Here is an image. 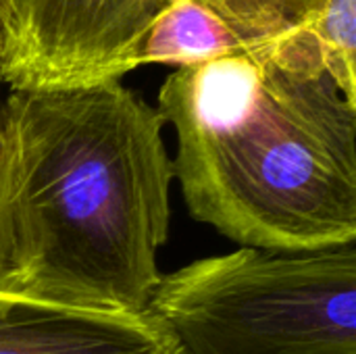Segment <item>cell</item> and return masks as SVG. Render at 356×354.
Here are the masks:
<instances>
[{"label": "cell", "instance_id": "8992f818", "mask_svg": "<svg viewBox=\"0 0 356 354\" xmlns=\"http://www.w3.org/2000/svg\"><path fill=\"white\" fill-rule=\"evenodd\" d=\"M0 354H181L148 311H104L0 292Z\"/></svg>", "mask_w": 356, "mask_h": 354}, {"label": "cell", "instance_id": "9c48e42d", "mask_svg": "<svg viewBox=\"0 0 356 354\" xmlns=\"http://www.w3.org/2000/svg\"><path fill=\"white\" fill-rule=\"evenodd\" d=\"M0 86H2V83H0Z\"/></svg>", "mask_w": 356, "mask_h": 354}, {"label": "cell", "instance_id": "52a82bcc", "mask_svg": "<svg viewBox=\"0 0 356 354\" xmlns=\"http://www.w3.org/2000/svg\"><path fill=\"white\" fill-rule=\"evenodd\" d=\"M315 35L330 77L356 106V0H321Z\"/></svg>", "mask_w": 356, "mask_h": 354}, {"label": "cell", "instance_id": "ba28073f", "mask_svg": "<svg viewBox=\"0 0 356 354\" xmlns=\"http://www.w3.org/2000/svg\"><path fill=\"white\" fill-rule=\"evenodd\" d=\"M0 292H13V227L8 207V167L0 131Z\"/></svg>", "mask_w": 356, "mask_h": 354}, {"label": "cell", "instance_id": "277c9868", "mask_svg": "<svg viewBox=\"0 0 356 354\" xmlns=\"http://www.w3.org/2000/svg\"><path fill=\"white\" fill-rule=\"evenodd\" d=\"M169 0H0V83L63 90L117 81L140 67Z\"/></svg>", "mask_w": 356, "mask_h": 354}, {"label": "cell", "instance_id": "3957f363", "mask_svg": "<svg viewBox=\"0 0 356 354\" xmlns=\"http://www.w3.org/2000/svg\"><path fill=\"white\" fill-rule=\"evenodd\" d=\"M146 311L181 354H356V242L207 257L161 275Z\"/></svg>", "mask_w": 356, "mask_h": 354}, {"label": "cell", "instance_id": "7a4b0ae2", "mask_svg": "<svg viewBox=\"0 0 356 354\" xmlns=\"http://www.w3.org/2000/svg\"><path fill=\"white\" fill-rule=\"evenodd\" d=\"M156 111L194 219L269 250L356 242V106L302 48L179 67Z\"/></svg>", "mask_w": 356, "mask_h": 354}, {"label": "cell", "instance_id": "5b68a950", "mask_svg": "<svg viewBox=\"0 0 356 354\" xmlns=\"http://www.w3.org/2000/svg\"><path fill=\"white\" fill-rule=\"evenodd\" d=\"M319 6L321 0H169L146 33L140 67L179 69L302 44L319 48Z\"/></svg>", "mask_w": 356, "mask_h": 354}, {"label": "cell", "instance_id": "6da1fadb", "mask_svg": "<svg viewBox=\"0 0 356 354\" xmlns=\"http://www.w3.org/2000/svg\"><path fill=\"white\" fill-rule=\"evenodd\" d=\"M165 121L121 79L10 90L0 102L13 227V292L146 311L169 238Z\"/></svg>", "mask_w": 356, "mask_h": 354}]
</instances>
